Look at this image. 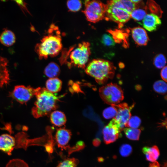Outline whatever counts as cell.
<instances>
[{"instance_id":"obj_11","label":"cell","mask_w":167,"mask_h":167,"mask_svg":"<svg viewBox=\"0 0 167 167\" xmlns=\"http://www.w3.org/2000/svg\"><path fill=\"white\" fill-rule=\"evenodd\" d=\"M71 131L66 128L63 127L59 128L57 130L55 139L58 148L62 150H66L69 146L67 145L71 138Z\"/></svg>"},{"instance_id":"obj_14","label":"cell","mask_w":167,"mask_h":167,"mask_svg":"<svg viewBox=\"0 0 167 167\" xmlns=\"http://www.w3.org/2000/svg\"><path fill=\"white\" fill-rule=\"evenodd\" d=\"M132 37L135 43L140 46L146 45L149 38L146 31L140 27H137L131 29Z\"/></svg>"},{"instance_id":"obj_6","label":"cell","mask_w":167,"mask_h":167,"mask_svg":"<svg viewBox=\"0 0 167 167\" xmlns=\"http://www.w3.org/2000/svg\"><path fill=\"white\" fill-rule=\"evenodd\" d=\"M90 46L88 42L83 41L79 43L70 54L69 65L85 69L91 54Z\"/></svg>"},{"instance_id":"obj_29","label":"cell","mask_w":167,"mask_h":167,"mask_svg":"<svg viewBox=\"0 0 167 167\" xmlns=\"http://www.w3.org/2000/svg\"><path fill=\"white\" fill-rule=\"evenodd\" d=\"M101 42L105 45L108 46L114 45L115 43L113 37L110 35L106 34L103 35Z\"/></svg>"},{"instance_id":"obj_5","label":"cell","mask_w":167,"mask_h":167,"mask_svg":"<svg viewBox=\"0 0 167 167\" xmlns=\"http://www.w3.org/2000/svg\"><path fill=\"white\" fill-rule=\"evenodd\" d=\"M99 94L102 100L110 105H117L124 99L123 92L121 87L116 84L110 83L99 89Z\"/></svg>"},{"instance_id":"obj_33","label":"cell","mask_w":167,"mask_h":167,"mask_svg":"<svg viewBox=\"0 0 167 167\" xmlns=\"http://www.w3.org/2000/svg\"><path fill=\"white\" fill-rule=\"evenodd\" d=\"M160 166L159 163L157 161H155L153 163H150L149 167H160Z\"/></svg>"},{"instance_id":"obj_9","label":"cell","mask_w":167,"mask_h":167,"mask_svg":"<svg viewBox=\"0 0 167 167\" xmlns=\"http://www.w3.org/2000/svg\"><path fill=\"white\" fill-rule=\"evenodd\" d=\"M36 88L30 86L20 85L15 86L13 91L12 97L21 104L27 102L33 96H35Z\"/></svg>"},{"instance_id":"obj_31","label":"cell","mask_w":167,"mask_h":167,"mask_svg":"<svg viewBox=\"0 0 167 167\" xmlns=\"http://www.w3.org/2000/svg\"><path fill=\"white\" fill-rule=\"evenodd\" d=\"M167 66H165L162 68L161 71V76L163 81L167 82Z\"/></svg>"},{"instance_id":"obj_22","label":"cell","mask_w":167,"mask_h":167,"mask_svg":"<svg viewBox=\"0 0 167 167\" xmlns=\"http://www.w3.org/2000/svg\"><path fill=\"white\" fill-rule=\"evenodd\" d=\"M153 88L156 92L161 94H165L167 92V84L163 80H158L154 83Z\"/></svg>"},{"instance_id":"obj_30","label":"cell","mask_w":167,"mask_h":167,"mask_svg":"<svg viewBox=\"0 0 167 167\" xmlns=\"http://www.w3.org/2000/svg\"><path fill=\"white\" fill-rule=\"evenodd\" d=\"M85 147V144L82 141L78 142L75 145L72 147H70L67 150H68V154H70L76 151H78L83 149Z\"/></svg>"},{"instance_id":"obj_19","label":"cell","mask_w":167,"mask_h":167,"mask_svg":"<svg viewBox=\"0 0 167 167\" xmlns=\"http://www.w3.org/2000/svg\"><path fill=\"white\" fill-rule=\"evenodd\" d=\"M60 68L59 66L54 62L49 63L45 67L44 73L49 78H56L60 74Z\"/></svg>"},{"instance_id":"obj_10","label":"cell","mask_w":167,"mask_h":167,"mask_svg":"<svg viewBox=\"0 0 167 167\" xmlns=\"http://www.w3.org/2000/svg\"><path fill=\"white\" fill-rule=\"evenodd\" d=\"M117 110L116 115L114 118L122 130L131 117V111L134 105L129 106L128 104L123 103L119 104L112 105Z\"/></svg>"},{"instance_id":"obj_18","label":"cell","mask_w":167,"mask_h":167,"mask_svg":"<svg viewBox=\"0 0 167 167\" xmlns=\"http://www.w3.org/2000/svg\"><path fill=\"white\" fill-rule=\"evenodd\" d=\"M15 41V34L10 30H5L0 35V42L5 46H11L14 43Z\"/></svg>"},{"instance_id":"obj_27","label":"cell","mask_w":167,"mask_h":167,"mask_svg":"<svg viewBox=\"0 0 167 167\" xmlns=\"http://www.w3.org/2000/svg\"><path fill=\"white\" fill-rule=\"evenodd\" d=\"M141 123V119L139 117L136 116L131 117L126 127L137 129L140 126Z\"/></svg>"},{"instance_id":"obj_4","label":"cell","mask_w":167,"mask_h":167,"mask_svg":"<svg viewBox=\"0 0 167 167\" xmlns=\"http://www.w3.org/2000/svg\"><path fill=\"white\" fill-rule=\"evenodd\" d=\"M86 73L93 77L99 84H105L114 77L115 67L113 63L102 59L92 60L85 68Z\"/></svg>"},{"instance_id":"obj_12","label":"cell","mask_w":167,"mask_h":167,"mask_svg":"<svg viewBox=\"0 0 167 167\" xmlns=\"http://www.w3.org/2000/svg\"><path fill=\"white\" fill-rule=\"evenodd\" d=\"M15 140L12 136L7 134L0 135V150L11 155L15 146Z\"/></svg>"},{"instance_id":"obj_21","label":"cell","mask_w":167,"mask_h":167,"mask_svg":"<svg viewBox=\"0 0 167 167\" xmlns=\"http://www.w3.org/2000/svg\"><path fill=\"white\" fill-rule=\"evenodd\" d=\"M126 136L128 139L133 140L139 139L141 132L139 129L126 128L123 129Z\"/></svg>"},{"instance_id":"obj_17","label":"cell","mask_w":167,"mask_h":167,"mask_svg":"<svg viewBox=\"0 0 167 167\" xmlns=\"http://www.w3.org/2000/svg\"><path fill=\"white\" fill-rule=\"evenodd\" d=\"M62 85V82L57 77L49 78L46 81V88L52 93H56L61 90Z\"/></svg>"},{"instance_id":"obj_7","label":"cell","mask_w":167,"mask_h":167,"mask_svg":"<svg viewBox=\"0 0 167 167\" xmlns=\"http://www.w3.org/2000/svg\"><path fill=\"white\" fill-rule=\"evenodd\" d=\"M106 9V4L100 1L86 0L82 12L88 21L96 23L105 19Z\"/></svg>"},{"instance_id":"obj_25","label":"cell","mask_w":167,"mask_h":167,"mask_svg":"<svg viewBox=\"0 0 167 167\" xmlns=\"http://www.w3.org/2000/svg\"><path fill=\"white\" fill-rule=\"evenodd\" d=\"M153 63L156 68L159 69L162 68L165 66L166 64L165 58L163 54H158L155 57Z\"/></svg>"},{"instance_id":"obj_13","label":"cell","mask_w":167,"mask_h":167,"mask_svg":"<svg viewBox=\"0 0 167 167\" xmlns=\"http://www.w3.org/2000/svg\"><path fill=\"white\" fill-rule=\"evenodd\" d=\"M161 24L160 17L152 13L147 14L143 20V27L149 32L156 30Z\"/></svg>"},{"instance_id":"obj_24","label":"cell","mask_w":167,"mask_h":167,"mask_svg":"<svg viewBox=\"0 0 167 167\" xmlns=\"http://www.w3.org/2000/svg\"><path fill=\"white\" fill-rule=\"evenodd\" d=\"M66 4L69 10L74 12L80 10L82 5L81 1L77 0L68 1Z\"/></svg>"},{"instance_id":"obj_8","label":"cell","mask_w":167,"mask_h":167,"mask_svg":"<svg viewBox=\"0 0 167 167\" xmlns=\"http://www.w3.org/2000/svg\"><path fill=\"white\" fill-rule=\"evenodd\" d=\"M122 130L114 118H113L103 130L105 143L109 144L116 141L121 136V132Z\"/></svg>"},{"instance_id":"obj_15","label":"cell","mask_w":167,"mask_h":167,"mask_svg":"<svg viewBox=\"0 0 167 167\" xmlns=\"http://www.w3.org/2000/svg\"><path fill=\"white\" fill-rule=\"evenodd\" d=\"M50 120L54 125L61 127L66 123V119L65 114L62 111L54 110L50 114Z\"/></svg>"},{"instance_id":"obj_16","label":"cell","mask_w":167,"mask_h":167,"mask_svg":"<svg viewBox=\"0 0 167 167\" xmlns=\"http://www.w3.org/2000/svg\"><path fill=\"white\" fill-rule=\"evenodd\" d=\"M142 152L145 155L146 160L152 162L156 161L160 155L159 149L156 145L152 147H144L142 148Z\"/></svg>"},{"instance_id":"obj_2","label":"cell","mask_w":167,"mask_h":167,"mask_svg":"<svg viewBox=\"0 0 167 167\" xmlns=\"http://www.w3.org/2000/svg\"><path fill=\"white\" fill-rule=\"evenodd\" d=\"M36 100L32 109L33 116L38 118L49 114L58 107V103L63 96H58L46 88H36Z\"/></svg>"},{"instance_id":"obj_20","label":"cell","mask_w":167,"mask_h":167,"mask_svg":"<svg viewBox=\"0 0 167 167\" xmlns=\"http://www.w3.org/2000/svg\"><path fill=\"white\" fill-rule=\"evenodd\" d=\"M139 4L138 5H136L135 8L131 12V18L138 21L143 20L147 14L146 7L143 5L142 6H140Z\"/></svg>"},{"instance_id":"obj_23","label":"cell","mask_w":167,"mask_h":167,"mask_svg":"<svg viewBox=\"0 0 167 167\" xmlns=\"http://www.w3.org/2000/svg\"><path fill=\"white\" fill-rule=\"evenodd\" d=\"M79 162L78 159L75 158L66 159L60 162L57 167H76Z\"/></svg>"},{"instance_id":"obj_1","label":"cell","mask_w":167,"mask_h":167,"mask_svg":"<svg viewBox=\"0 0 167 167\" xmlns=\"http://www.w3.org/2000/svg\"><path fill=\"white\" fill-rule=\"evenodd\" d=\"M62 47L61 37L58 28L55 25H52L48 30V34L36 45L35 49L40 59H46L49 56H57Z\"/></svg>"},{"instance_id":"obj_3","label":"cell","mask_w":167,"mask_h":167,"mask_svg":"<svg viewBox=\"0 0 167 167\" xmlns=\"http://www.w3.org/2000/svg\"><path fill=\"white\" fill-rule=\"evenodd\" d=\"M106 6L105 19L112 20L122 26L131 18V12L136 5L131 0H114L108 1Z\"/></svg>"},{"instance_id":"obj_28","label":"cell","mask_w":167,"mask_h":167,"mask_svg":"<svg viewBox=\"0 0 167 167\" xmlns=\"http://www.w3.org/2000/svg\"><path fill=\"white\" fill-rule=\"evenodd\" d=\"M132 151L131 146L128 144H122L119 149V152L121 155L125 157L129 156L131 153Z\"/></svg>"},{"instance_id":"obj_26","label":"cell","mask_w":167,"mask_h":167,"mask_svg":"<svg viewBox=\"0 0 167 167\" xmlns=\"http://www.w3.org/2000/svg\"><path fill=\"white\" fill-rule=\"evenodd\" d=\"M117 113V110L115 107L113 106L105 109L103 112V116L106 119H109L115 117Z\"/></svg>"},{"instance_id":"obj_32","label":"cell","mask_w":167,"mask_h":167,"mask_svg":"<svg viewBox=\"0 0 167 167\" xmlns=\"http://www.w3.org/2000/svg\"><path fill=\"white\" fill-rule=\"evenodd\" d=\"M101 143L100 140L98 138H96L93 141V144L96 147L99 146Z\"/></svg>"}]
</instances>
